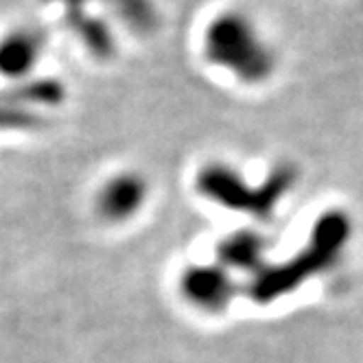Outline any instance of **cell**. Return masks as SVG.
Returning <instances> with one entry per match:
<instances>
[{"label": "cell", "instance_id": "obj_1", "mask_svg": "<svg viewBox=\"0 0 363 363\" xmlns=\"http://www.w3.org/2000/svg\"><path fill=\"white\" fill-rule=\"evenodd\" d=\"M352 237V221L344 211H326L311 225L308 239L300 247L298 254L287 258L278 265H265L256 276L250 278L247 296L256 304H272L298 291L302 284L311 278H318L330 272L350 243Z\"/></svg>", "mask_w": 363, "mask_h": 363}, {"label": "cell", "instance_id": "obj_2", "mask_svg": "<svg viewBox=\"0 0 363 363\" xmlns=\"http://www.w3.org/2000/svg\"><path fill=\"white\" fill-rule=\"evenodd\" d=\"M296 184L298 169L294 164L274 167L258 184H252L235 164L221 160L206 162L195 175V189L203 199L258 221H269Z\"/></svg>", "mask_w": 363, "mask_h": 363}, {"label": "cell", "instance_id": "obj_3", "mask_svg": "<svg viewBox=\"0 0 363 363\" xmlns=\"http://www.w3.org/2000/svg\"><path fill=\"white\" fill-rule=\"evenodd\" d=\"M203 57L245 86L265 84L278 60L258 24L241 11H223L203 31Z\"/></svg>", "mask_w": 363, "mask_h": 363}, {"label": "cell", "instance_id": "obj_4", "mask_svg": "<svg viewBox=\"0 0 363 363\" xmlns=\"http://www.w3.org/2000/svg\"><path fill=\"white\" fill-rule=\"evenodd\" d=\"M177 291L191 308L206 315H219L239 296L237 276L213 263H191L177 278Z\"/></svg>", "mask_w": 363, "mask_h": 363}, {"label": "cell", "instance_id": "obj_5", "mask_svg": "<svg viewBox=\"0 0 363 363\" xmlns=\"http://www.w3.org/2000/svg\"><path fill=\"white\" fill-rule=\"evenodd\" d=\"M149 199V182L138 171H118L99 186L94 195V213L99 219L121 225L136 219Z\"/></svg>", "mask_w": 363, "mask_h": 363}, {"label": "cell", "instance_id": "obj_6", "mask_svg": "<svg viewBox=\"0 0 363 363\" xmlns=\"http://www.w3.org/2000/svg\"><path fill=\"white\" fill-rule=\"evenodd\" d=\"M269 239L256 228H239L215 245V261L230 274L256 276L267 265Z\"/></svg>", "mask_w": 363, "mask_h": 363}, {"label": "cell", "instance_id": "obj_7", "mask_svg": "<svg viewBox=\"0 0 363 363\" xmlns=\"http://www.w3.org/2000/svg\"><path fill=\"white\" fill-rule=\"evenodd\" d=\"M42 50V40L31 33H13L0 42V74L24 77L35 68Z\"/></svg>", "mask_w": 363, "mask_h": 363}]
</instances>
